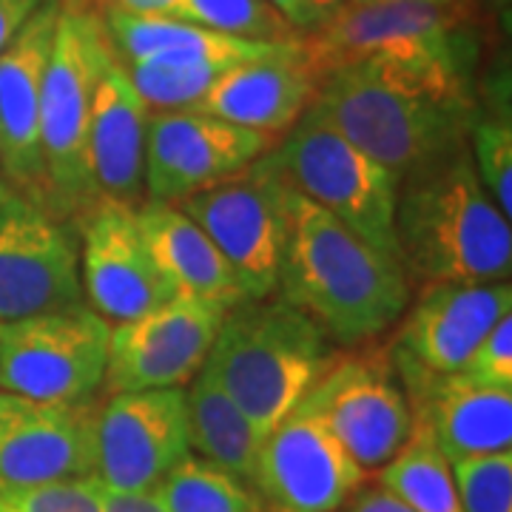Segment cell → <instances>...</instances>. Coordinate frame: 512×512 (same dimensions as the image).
I'll return each instance as SVG.
<instances>
[{
    "instance_id": "obj_36",
    "label": "cell",
    "mask_w": 512,
    "mask_h": 512,
    "mask_svg": "<svg viewBox=\"0 0 512 512\" xmlns=\"http://www.w3.org/2000/svg\"><path fill=\"white\" fill-rule=\"evenodd\" d=\"M106 512H165L154 493H111L106 490Z\"/></svg>"
},
{
    "instance_id": "obj_6",
    "label": "cell",
    "mask_w": 512,
    "mask_h": 512,
    "mask_svg": "<svg viewBox=\"0 0 512 512\" xmlns=\"http://www.w3.org/2000/svg\"><path fill=\"white\" fill-rule=\"evenodd\" d=\"M274 157L296 194L316 202L379 254L399 262L393 228L399 177L339 134L313 103L276 140Z\"/></svg>"
},
{
    "instance_id": "obj_12",
    "label": "cell",
    "mask_w": 512,
    "mask_h": 512,
    "mask_svg": "<svg viewBox=\"0 0 512 512\" xmlns=\"http://www.w3.org/2000/svg\"><path fill=\"white\" fill-rule=\"evenodd\" d=\"M191 456L185 387L109 393L94 413V478L111 493H151Z\"/></svg>"
},
{
    "instance_id": "obj_21",
    "label": "cell",
    "mask_w": 512,
    "mask_h": 512,
    "mask_svg": "<svg viewBox=\"0 0 512 512\" xmlns=\"http://www.w3.org/2000/svg\"><path fill=\"white\" fill-rule=\"evenodd\" d=\"M146 103L114 57L94 94L86 137V183L94 202L140 208L146 202Z\"/></svg>"
},
{
    "instance_id": "obj_16",
    "label": "cell",
    "mask_w": 512,
    "mask_h": 512,
    "mask_svg": "<svg viewBox=\"0 0 512 512\" xmlns=\"http://www.w3.org/2000/svg\"><path fill=\"white\" fill-rule=\"evenodd\" d=\"M367 473L311 416L293 410L256 456L254 490L268 512H339Z\"/></svg>"
},
{
    "instance_id": "obj_31",
    "label": "cell",
    "mask_w": 512,
    "mask_h": 512,
    "mask_svg": "<svg viewBox=\"0 0 512 512\" xmlns=\"http://www.w3.org/2000/svg\"><path fill=\"white\" fill-rule=\"evenodd\" d=\"M464 512H512V453L453 461Z\"/></svg>"
},
{
    "instance_id": "obj_23",
    "label": "cell",
    "mask_w": 512,
    "mask_h": 512,
    "mask_svg": "<svg viewBox=\"0 0 512 512\" xmlns=\"http://www.w3.org/2000/svg\"><path fill=\"white\" fill-rule=\"evenodd\" d=\"M111 52L123 66H191V63H248L282 55L296 46L251 43L220 35L168 15H126L100 12ZM302 46V43H299Z\"/></svg>"
},
{
    "instance_id": "obj_24",
    "label": "cell",
    "mask_w": 512,
    "mask_h": 512,
    "mask_svg": "<svg viewBox=\"0 0 512 512\" xmlns=\"http://www.w3.org/2000/svg\"><path fill=\"white\" fill-rule=\"evenodd\" d=\"M137 222L148 251L165 279L174 285L177 296L208 302L222 311H231L234 305L245 302V293L225 256L177 205L143 202L137 208Z\"/></svg>"
},
{
    "instance_id": "obj_9",
    "label": "cell",
    "mask_w": 512,
    "mask_h": 512,
    "mask_svg": "<svg viewBox=\"0 0 512 512\" xmlns=\"http://www.w3.org/2000/svg\"><path fill=\"white\" fill-rule=\"evenodd\" d=\"M288 188L274 148L234 177L188 197L177 208L200 225L225 256L245 299L274 296L285 245Z\"/></svg>"
},
{
    "instance_id": "obj_8",
    "label": "cell",
    "mask_w": 512,
    "mask_h": 512,
    "mask_svg": "<svg viewBox=\"0 0 512 512\" xmlns=\"http://www.w3.org/2000/svg\"><path fill=\"white\" fill-rule=\"evenodd\" d=\"M111 322L86 302L0 322V390L52 404L97 402L106 384Z\"/></svg>"
},
{
    "instance_id": "obj_39",
    "label": "cell",
    "mask_w": 512,
    "mask_h": 512,
    "mask_svg": "<svg viewBox=\"0 0 512 512\" xmlns=\"http://www.w3.org/2000/svg\"><path fill=\"white\" fill-rule=\"evenodd\" d=\"M348 3L350 0H308L313 18H316V29H319V26H325L330 18H336Z\"/></svg>"
},
{
    "instance_id": "obj_15",
    "label": "cell",
    "mask_w": 512,
    "mask_h": 512,
    "mask_svg": "<svg viewBox=\"0 0 512 512\" xmlns=\"http://www.w3.org/2000/svg\"><path fill=\"white\" fill-rule=\"evenodd\" d=\"M225 313L174 296L131 322L111 325L103 396L185 387L205 365Z\"/></svg>"
},
{
    "instance_id": "obj_40",
    "label": "cell",
    "mask_w": 512,
    "mask_h": 512,
    "mask_svg": "<svg viewBox=\"0 0 512 512\" xmlns=\"http://www.w3.org/2000/svg\"><path fill=\"white\" fill-rule=\"evenodd\" d=\"M350 3H373V0H350Z\"/></svg>"
},
{
    "instance_id": "obj_2",
    "label": "cell",
    "mask_w": 512,
    "mask_h": 512,
    "mask_svg": "<svg viewBox=\"0 0 512 512\" xmlns=\"http://www.w3.org/2000/svg\"><path fill=\"white\" fill-rule=\"evenodd\" d=\"M285 222L276 293L311 316L336 348L382 339L413 299L402 265L293 188Z\"/></svg>"
},
{
    "instance_id": "obj_14",
    "label": "cell",
    "mask_w": 512,
    "mask_h": 512,
    "mask_svg": "<svg viewBox=\"0 0 512 512\" xmlns=\"http://www.w3.org/2000/svg\"><path fill=\"white\" fill-rule=\"evenodd\" d=\"M276 146L251 128L205 111H151L146 128V202L180 205L234 177Z\"/></svg>"
},
{
    "instance_id": "obj_27",
    "label": "cell",
    "mask_w": 512,
    "mask_h": 512,
    "mask_svg": "<svg viewBox=\"0 0 512 512\" xmlns=\"http://www.w3.org/2000/svg\"><path fill=\"white\" fill-rule=\"evenodd\" d=\"M165 512H268L251 484L188 456L151 490Z\"/></svg>"
},
{
    "instance_id": "obj_37",
    "label": "cell",
    "mask_w": 512,
    "mask_h": 512,
    "mask_svg": "<svg viewBox=\"0 0 512 512\" xmlns=\"http://www.w3.org/2000/svg\"><path fill=\"white\" fill-rule=\"evenodd\" d=\"M97 12H126V15H165L174 0H89Z\"/></svg>"
},
{
    "instance_id": "obj_38",
    "label": "cell",
    "mask_w": 512,
    "mask_h": 512,
    "mask_svg": "<svg viewBox=\"0 0 512 512\" xmlns=\"http://www.w3.org/2000/svg\"><path fill=\"white\" fill-rule=\"evenodd\" d=\"M268 3H271L276 12L288 20V23H291L293 29H296L302 37L316 32V18H313L308 0H268Z\"/></svg>"
},
{
    "instance_id": "obj_5",
    "label": "cell",
    "mask_w": 512,
    "mask_h": 512,
    "mask_svg": "<svg viewBox=\"0 0 512 512\" xmlns=\"http://www.w3.org/2000/svg\"><path fill=\"white\" fill-rule=\"evenodd\" d=\"M111 60L114 52L100 12L83 0H60L40 97V157L46 208L69 225L92 205L86 183V137L97 83Z\"/></svg>"
},
{
    "instance_id": "obj_20",
    "label": "cell",
    "mask_w": 512,
    "mask_h": 512,
    "mask_svg": "<svg viewBox=\"0 0 512 512\" xmlns=\"http://www.w3.org/2000/svg\"><path fill=\"white\" fill-rule=\"evenodd\" d=\"M60 0H43L0 52V174L46 205L40 157V97Z\"/></svg>"
},
{
    "instance_id": "obj_32",
    "label": "cell",
    "mask_w": 512,
    "mask_h": 512,
    "mask_svg": "<svg viewBox=\"0 0 512 512\" xmlns=\"http://www.w3.org/2000/svg\"><path fill=\"white\" fill-rule=\"evenodd\" d=\"M0 512H106V487L97 478H72L0 490Z\"/></svg>"
},
{
    "instance_id": "obj_4",
    "label": "cell",
    "mask_w": 512,
    "mask_h": 512,
    "mask_svg": "<svg viewBox=\"0 0 512 512\" xmlns=\"http://www.w3.org/2000/svg\"><path fill=\"white\" fill-rule=\"evenodd\" d=\"M336 350L311 316L274 293L245 299L225 313L202 367L265 441L302 404Z\"/></svg>"
},
{
    "instance_id": "obj_3",
    "label": "cell",
    "mask_w": 512,
    "mask_h": 512,
    "mask_svg": "<svg viewBox=\"0 0 512 512\" xmlns=\"http://www.w3.org/2000/svg\"><path fill=\"white\" fill-rule=\"evenodd\" d=\"M393 228L413 291L436 282L510 279V217L481 185L467 146L404 174Z\"/></svg>"
},
{
    "instance_id": "obj_19",
    "label": "cell",
    "mask_w": 512,
    "mask_h": 512,
    "mask_svg": "<svg viewBox=\"0 0 512 512\" xmlns=\"http://www.w3.org/2000/svg\"><path fill=\"white\" fill-rule=\"evenodd\" d=\"M390 348L433 373H461L478 342L512 313L507 282H436L416 288Z\"/></svg>"
},
{
    "instance_id": "obj_29",
    "label": "cell",
    "mask_w": 512,
    "mask_h": 512,
    "mask_svg": "<svg viewBox=\"0 0 512 512\" xmlns=\"http://www.w3.org/2000/svg\"><path fill=\"white\" fill-rule=\"evenodd\" d=\"M123 69L148 111H188L234 66L191 63V66H123Z\"/></svg>"
},
{
    "instance_id": "obj_1",
    "label": "cell",
    "mask_w": 512,
    "mask_h": 512,
    "mask_svg": "<svg viewBox=\"0 0 512 512\" xmlns=\"http://www.w3.org/2000/svg\"><path fill=\"white\" fill-rule=\"evenodd\" d=\"M481 46L356 60L319 80L313 109L399 180L467 146Z\"/></svg>"
},
{
    "instance_id": "obj_41",
    "label": "cell",
    "mask_w": 512,
    "mask_h": 512,
    "mask_svg": "<svg viewBox=\"0 0 512 512\" xmlns=\"http://www.w3.org/2000/svg\"><path fill=\"white\" fill-rule=\"evenodd\" d=\"M83 3H89V0H83ZM89 6H92V3H89Z\"/></svg>"
},
{
    "instance_id": "obj_13",
    "label": "cell",
    "mask_w": 512,
    "mask_h": 512,
    "mask_svg": "<svg viewBox=\"0 0 512 512\" xmlns=\"http://www.w3.org/2000/svg\"><path fill=\"white\" fill-rule=\"evenodd\" d=\"M72 225L83 302L106 322H131L177 296L148 251L137 208L94 202Z\"/></svg>"
},
{
    "instance_id": "obj_33",
    "label": "cell",
    "mask_w": 512,
    "mask_h": 512,
    "mask_svg": "<svg viewBox=\"0 0 512 512\" xmlns=\"http://www.w3.org/2000/svg\"><path fill=\"white\" fill-rule=\"evenodd\" d=\"M461 373L478 384L512 390V313L495 322L490 333L478 342L467 365L461 367Z\"/></svg>"
},
{
    "instance_id": "obj_34",
    "label": "cell",
    "mask_w": 512,
    "mask_h": 512,
    "mask_svg": "<svg viewBox=\"0 0 512 512\" xmlns=\"http://www.w3.org/2000/svg\"><path fill=\"white\" fill-rule=\"evenodd\" d=\"M342 510L345 512H413L407 504H404L402 498H396L390 490H384V487H379V484H370V487L365 484V487H359L356 495L350 498Z\"/></svg>"
},
{
    "instance_id": "obj_18",
    "label": "cell",
    "mask_w": 512,
    "mask_h": 512,
    "mask_svg": "<svg viewBox=\"0 0 512 512\" xmlns=\"http://www.w3.org/2000/svg\"><path fill=\"white\" fill-rule=\"evenodd\" d=\"M413 421L447 461L507 453L512 447V390L473 382L464 373H433L390 348Z\"/></svg>"
},
{
    "instance_id": "obj_30",
    "label": "cell",
    "mask_w": 512,
    "mask_h": 512,
    "mask_svg": "<svg viewBox=\"0 0 512 512\" xmlns=\"http://www.w3.org/2000/svg\"><path fill=\"white\" fill-rule=\"evenodd\" d=\"M467 151L476 168L478 180L501 208L504 217H512V123L510 109H478L467 134Z\"/></svg>"
},
{
    "instance_id": "obj_28",
    "label": "cell",
    "mask_w": 512,
    "mask_h": 512,
    "mask_svg": "<svg viewBox=\"0 0 512 512\" xmlns=\"http://www.w3.org/2000/svg\"><path fill=\"white\" fill-rule=\"evenodd\" d=\"M165 15L251 43H271V46L302 43V35L268 0H174Z\"/></svg>"
},
{
    "instance_id": "obj_11",
    "label": "cell",
    "mask_w": 512,
    "mask_h": 512,
    "mask_svg": "<svg viewBox=\"0 0 512 512\" xmlns=\"http://www.w3.org/2000/svg\"><path fill=\"white\" fill-rule=\"evenodd\" d=\"M80 302L74 228L0 174V322Z\"/></svg>"
},
{
    "instance_id": "obj_17",
    "label": "cell",
    "mask_w": 512,
    "mask_h": 512,
    "mask_svg": "<svg viewBox=\"0 0 512 512\" xmlns=\"http://www.w3.org/2000/svg\"><path fill=\"white\" fill-rule=\"evenodd\" d=\"M97 404L35 402L0 390V490L94 478Z\"/></svg>"
},
{
    "instance_id": "obj_25",
    "label": "cell",
    "mask_w": 512,
    "mask_h": 512,
    "mask_svg": "<svg viewBox=\"0 0 512 512\" xmlns=\"http://www.w3.org/2000/svg\"><path fill=\"white\" fill-rule=\"evenodd\" d=\"M185 421L191 456L202 458L254 487L256 456L262 439L237 402L214 382V376L205 367L185 384Z\"/></svg>"
},
{
    "instance_id": "obj_22",
    "label": "cell",
    "mask_w": 512,
    "mask_h": 512,
    "mask_svg": "<svg viewBox=\"0 0 512 512\" xmlns=\"http://www.w3.org/2000/svg\"><path fill=\"white\" fill-rule=\"evenodd\" d=\"M319 80L302 55V46L282 55L239 63L222 74L194 109L225 123L251 128L265 137H285L316 97Z\"/></svg>"
},
{
    "instance_id": "obj_35",
    "label": "cell",
    "mask_w": 512,
    "mask_h": 512,
    "mask_svg": "<svg viewBox=\"0 0 512 512\" xmlns=\"http://www.w3.org/2000/svg\"><path fill=\"white\" fill-rule=\"evenodd\" d=\"M40 3L43 0H0V52L40 9Z\"/></svg>"
},
{
    "instance_id": "obj_26",
    "label": "cell",
    "mask_w": 512,
    "mask_h": 512,
    "mask_svg": "<svg viewBox=\"0 0 512 512\" xmlns=\"http://www.w3.org/2000/svg\"><path fill=\"white\" fill-rule=\"evenodd\" d=\"M376 484L402 498L413 512H464L453 464L419 424L413 427V436L402 447V453L379 470Z\"/></svg>"
},
{
    "instance_id": "obj_7",
    "label": "cell",
    "mask_w": 512,
    "mask_h": 512,
    "mask_svg": "<svg viewBox=\"0 0 512 512\" xmlns=\"http://www.w3.org/2000/svg\"><path fill=\"white\" fill-rule=\"evenodd\" d=\"M296 410L319 421L365 473L399 456L416 427L390 345L382 339L336 350Z\"/></svg>"
},
{
    "instance_id": "obj_10",
    "label": "cell",
    "mask_w": 512,
    "mask_h": 512,
    "mask_svg": "<svg viewBox=\"0 0 512 512\" xmlns=\"http://www.w3.org/2000/svg\"><path fill=\"white\" fill-rule=\"evenodd\" d=\"M461 46H481L473 0L348 3L336 18L302 37V55L316 80L365 57Z\"/></svg>"
}]
</instances>
